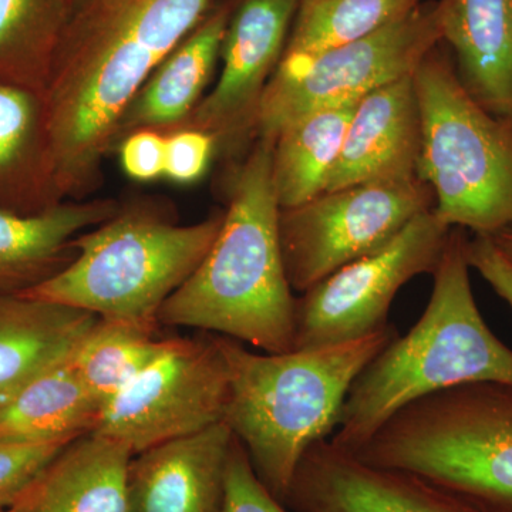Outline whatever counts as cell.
Segmentation results:
<instances>
[{"instance_id":"1","label":"cell","mask_w":512,"mask_h":512,"mask_svg":"<svg viewBox=\"0 0 512 512\" xmlns=\"http://www.w3.org/2000/svg\"><path fill=\"white\" fill-rule=\"evenodd\" d=\"M215 0H89L64 35L43 117L57 197L86 200L124 110Z\"/></svg>"},{"instance_id":"2","label":"cell","mask_w":512,"mask_h":512,"mask_svg":"<svg viewBox=\"0 0 512 512\" xmlns=\"http://www.w3.org/2000/svg\"><path fill=\"white\" fill-rule=\"evenodd\" d=\"M272 148L255 138L235 168L220 232L158 323L220 333L265 353L292 352L296 298L282 258Z\"/></svg>"},{"instance_id":"3","label":"cell","mask_w":512,"mask_h":512,"mask_svg":"<svg viewBox=\"0 0 512 512\" xmlns=\"http://www.w3.org/2000/svg\"><path fill=\"white\" fill-rule=\"evenodd\" d=\"M467 242L466 229L451 228L426 311L356 377L330 439L335 446L355 454L394 413L429 394L463 383L512 384V349L478 309Z\"/></svg>"},{"instance_id":"4","label":"cell","mask_w":512,"mask_h":512,"mask_svg":"<svg viewBox=\"0 0 512 512\" xmlns=\"http://www.w3.org/2000/svg\"><path fill=\"white\" fill-rule=\"evenodd\" d=\"M217 336L229 377L224 421L282 503L303 454L333 436L350 386L399 332L389 323L338 345L265 355Z\"/></svg>"},{"instance_id":"5","label":"cell","mask_w":512,"mask_h":512,"mask_svg":"<svg viewBox=\"0 0 512 512\" xmlns=\"http://www.w3.org/2000/svg\"><path fill=\"white\" fill-rule=\"evenodd\" d=\"M355 456L477 512H512V384L473 382L394 413Z\"/></svg>"},{"instance_id":"6","label":"cell","mask_w":512,"mask_h":512,"mask_svg":"<svg viewBox=\"0 0 512 512\" xmlns=\"http://www.w3.org/2000/svg\"><path fill=\"white\" fill-rule=\"evenodd\" d=\"M224 217L181 225L154 205H121L73 239L69 265L19 295L157 328L160 309L208 254Z\"/></svg>"},{"instance_id":"7","label":"cell","mask_w":512,"mask_h":512,"mask_svg":"<svg viewBox=\"0 0 512 512\" xmlns=\"http://www.w3.org/2000/svg\"><path fill=\"white\" fill-rule=\"evenodd\" d=\"M440 45L413 74L423 134L417 177L433 190L443 224L491 237L512 227V120L468 94Z\"/></svg>"},{"instance_id":"8","label":"cell","mask_w":512,"mask_h":512,"mask_svg":"<svg viewBox=\"0 0 512 512\" xmlns=\"http://www.w3.org/2000/svg\"><path fill=\"white\" fill-rule=\"evenodd\" d=\"M434 205L430 185L417 177L325 191L281 210L279 239L289 285L306 292L343 266L382 251Z\"/></svg>"},{"instance_id":"9","label":"cell","mask_w":512,"mask_h":512,"mask_svg":"<svg viewBox=\"0 0 512 512\" xmlns=\"http://www.w3.org/2000/svg\"><path fill=\"white\" fill-rule=\"evenodd\" d=\"M440 43L436 2H426L365 39L322 53L298 69L276 70L259 106L254 137L274 143L282 128L313 111L360 100L412 76Z\"/></svg>"},{"instance_id":"10","label":"cell","mask_w":512,"mask_h":512,"mask_svg":"<svg viewBox=\"0 0 512 512\" xmlns=\"http://www.w3.org/2000/svg\"><path fill=\"white\" fill-rule=\"evenodd\" d=\"M228 397L218 336L167 339L161 355L101 410L93 433L141 453L221 423Z\"/></svg>"},{"instance_id":"11","label":"cell","mask_w":512,"mask_h":512,"mask_svg":"<svg viewBox=\"0 0 512 512\" xmlns=\"http://www.w3.org/2000/svg\"><path fill=\"white\" fill-rule=\"evenodd\" d=\"M450 231L433 208L382 251L343 266L303 292L295 299L292 350L338 345L386 328L397 292L416 276L434 274Z\"/></svg>"},{"instance_id":"12","label":"cell","mask_w":512,"mask_h":512,"mask_svg":"<svg viewBox=\"0 0 512 512\" xmlns=\"http://www.w3.org/2000/svg\"><path fill=\"white\" fill-rule=\"evenodd\" d=\"M298 0H237L221 47L217 84L180 128L217 138L220 150L254 136L256 116L282 55Z\"/></svg>"},{"instance_id":"13","label":"cell","mask_w":512,"mask_h":512,"mask_svg":"<svg viewBox=\"0 0 512 512\" xmlns=\"http://www.w3.org/2000/svg\"><path fill=\"white\" fill-rule=\"evenodd\" d=\"M282 504L293 512H477L409 474L363 463L330 440L306 450Z\"/></svg>"},{"instance_id":"14","label":"cell","mask_w":512,"mask_h":512,"mask_svg":"<svg viewBox=\"0 0 512 512\" xmlns=\"http://www.w3.org/2000/svg\"><path fill=\"white\" fill-rule=\"evenodd\" d=\"M421 136L413 74L366 94L356 103L325 191L414 180Z\"/></svg>"},{"instance_id":"15","label":"cell","mask_w":512,"mask_h":512,"mask_svg":"<svg viewBox=\"0 0 512 512\" xmlns=\"http://www.w3.org/2000/svg\"><path fill=\"white\" fill-rule=\"evenodd\" d=\"M234 434L225 421L134 454L128 512H222Z\"/></svg>"},{"instance_id":"16","label":"cell","mask_w":512,"mask_h":512,"mask_svg":"<svg viewBox=\"0 0 512 512\" xmlns=\"http://www.w3.org/2000/svg\"><path fill=\"white\" fill-rule=\"evenodd\" d=\"M237 0L214 2L204 18L148 77L124 110L116 147L137 130H178L204 97L220 62L222 42Z\"/></svg>"},{"instance_id":"17","label":"cell","mask_w":512,"mask_h":512,"mask_svg":"<svg viewBox=\"0 0 512 512\" xmlns=\"http://www.w3.org/2000/svg\"><path fill=\"white\" fill-rule=\"evenodd\" d=\"M436 6L458 80L488 113L512 120V0H437Z\"/></svg>"},{"instance_id":"18","label":"cell","mask_w":512,"mask_h":512,"mask_svg":"<svg viewBox=\"0 0 512 512\" xmlns=\"http://www.w3.org/2000/svg\"><path fill=\"white\" fill-rule=\"evenodd\" d=\"M133 456L119 441L84 434L64 446L6 512H128Z\"/></svg>"},{"instance_id":"19","label":"cell","mask_w":512,"mask_h":512,"mask_svg":"<svg viewBox=\"0 0 512 512\" xmlns=\"http://www.w3.org/2000/svg\"><path fill=\"white\" fill-rule=\"evenodd\" d=\"M113 198L64 201L37 214L0 208V292L22 293L62 271L76 256L74 238L113 217Z\"/></svg>"},{"instance_id":"20","label":"cell","mask_w":512,"mask_h":512,"mask_svg":"<svg viewBox=\"0 0 512 512\" xmlns=\"http://www.w3.org/2000/svg\"><path fill=\"white\" fill-rule=\"evenodd\" d=\"M97 320L83 309L0 292V410L69 359Z\"/></svg>"},{"instance_id":"21","label":"cell","mask_w":512,"mask_h":512,"mask_svg":"<svg viewBox=\"0 0 512 512\" xmlns=\"http://www.w3.org/2000/svg\"><path fill=\"white\" fill-rule=\"evenodd\" d=\"M59 204L42 97L0 83V208L30 215Z\"/></svg>"},{"instance_id":"22","label":"cell","mask_w":512,"mask_h":512,"mask_svg":"<svg viewBox=\"0 0 512 512\" xmlns=\"http://www.w3.org/2000/svg\"><path fill=\"white\" fill-rule=\"evenodd\" d=\"M100 413V404L66 359L37 376L0 410V446L67 444L93 433Z\"/></svg>"},{"instance_id":"23","label":"cell","mask_w":512,"mask_h":512,"mask_svg":"<svg viewBox=\"0 0 512 512\" xmlns=\"http://www.w3.org/2000/svg\"><path fill=\"white\" fill-rule=\"evenodd\" d=\"M357 101L313 111L279 131L272 148V177L281 210L325 192Z\"/></svg>"},{"instance_id":"24","label":"cell","mask_w":512,"mask_h":512,"mask_svg":"<svg viewBox=\"0 0 512 512\" xmlns=\"http://www.w3.org/2000/svg\"><path fill=\"white\" fill-rule=\"evenodd\" d=\"M74 12L73 0H0V83L43 97Z\"/></svg>"},{"instance_id":"25","label":"cell","mask_w":512,"mask_h":512,"mask_svg":"<svg viewBox=\"0 0 512 512\" xmlns=\"http://www.w3.org/2000/svg\"><path fill=\"white\" fill-rule=\"evenodd\" d=\"M423 0H298L284 55L276 70L311 60L379 32L413 12Z\"/></svg>"},{"instance_id":"26","label":"cell","mask_w":512,"mask_h":512,"mask_svg":"<svg viewBox=\"0 0 512 512\" xmlns=\"http://www.w3.org/2000/svg\"><path fill=\"white\" fill-rule=\"evenodd\" d=\"M156 329L99 318L73 350L70 366L101 410L161 355L167 339H157Z\"/></svg>"},{"instance_id":"27","label":"cell","mask_w":512,"mask_h":512,"mask_svg":"<svg viewBox=\"0 0 512 512\" xmlns=\"http://www.w3.org/2000/svg\"><path fill=\"white\" fill-rule=\"evenodd\" d=\"M222 512H288L266 488L241 441L234 437L229 451L225 503Z\"/></svg>"},{"instance_id":"28","label":"cell","mask_w":512,"mask_h":512,"mask_svg":"<svg viewBox=\"0 0 512 512\" xmlns=\"http://www.w3.org/2000/svg\"><path fill=\"white\" fill-rule=\"evenodd\" d=\"M220 151L217 138L197 128H178L167 134L164 177L175 184L200 181L215 154Z\"/></svg>"},{"instance_id":"29","label":"cell","mask_w":512,"mask_h":512,"mask_svg":"<svg viewBox=\"0 0 512 512\" xmlns=\"http://www.w3.org/2000/svg\"><path fill=\"white\" fill-rule=\"evenodd\" d=\"M69 444V443H67ZM64 443L0 446V510H8Z\"/></svg>"},{"instance_id":"30","label":"cell","mask_w":512,"mask_h":512,"mask_svg":"<svg viewBox=\"0 0 512 512\" xmlns=\"http://www.w3.org/2000/svg\"><path fill=\"white\" fill-rule=\"evenodd\" d=\"M167 134L156 130H137L120 141L121 168L131 180L151 183L164 177Z\"/></svg>"},{"instance_id":"31","label":"cell","mask_w":512,"mask_h":512,"mask_svg":"<svg viewBox=\"0 0 512 512\" xmlns=\"http://www.w3.org/2000/svg\"><path fill=\"white\" fill-rule=\"evenodd\" d=\"M467 261L512 309V264L488 235L468 239Z\"/></svg>"},{"instance_id":"32","label":"cell","mask_w":512,"mask_h":512,"mask_svg":"<svg viewBox=\"0 0 512 512\" xmlns=\"http://www.w3.org/2000/svg\"><path fill=\"white\" fill-rule=\"evenodd\" d=\"M490 238L493 239L495 247L500 249L501 254L512 264V227L501 229Z\"/></svg>"},{"instance_id":"33","label":"cell","mask_w":512,"mask_h":512,"mask_svg":"<svg viewBox=\"0 0 512 512\" xmlns=\"http://www.w3.org/2000/svg\"><path fill=\"white\" fill-rule=\"evenodd\" d=\"M89 2V0H73L74 6H76V10L83 6L84 3Z\"/></svg>"},{"instance_id":"34","label":"cell","mask_w":512,"mask_h":512,"mask_svg":"<svg viewBox=\"0 0 512 512\" xmlns=\"http://www.w3.org/2000/svg\"><path fill=\"white\" fill-rule=\"evenodd\" d=\"M0 512H6V510H0Z\"/></svg>"}]
</instances>
